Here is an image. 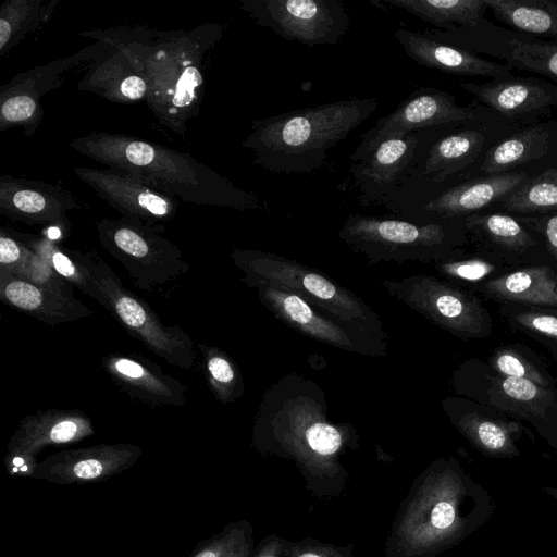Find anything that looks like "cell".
Returning a JSON list of instances; mask_svg holds the SVG:
<instances>
[{"label": "cell", "instance_id": "6da1fadb", "mask_svg": "<svg viewBox=\"0 0 557 557\" xmlns=\"http://www.w3.org/2000/svg\"><path fill=\"white\" fill-rule=\"evenodd\" d=\"M495 510L458 460L437 459L413 481L394 517L386 557H435L468 539Z\"/></svg>", "mask_w": 557, "mask_h": 557}, {"label": "cell", "instance_id": "7a4b0ae2", "mask_svg": "<svg viewBox=\"0 0 557 557\" xmlns=\"http://www.w3.org/2000/svg\"><path fill=\"white\" fill-rule=\"evenodd\" d=\"M70 146L98 163L127 170L153 188L187 203L238 211L261 208L256 194L236 186L190 153L149 139L92 132L72 139Z\"/></svg>", "mask_w": 557, "mask_h": 557}, {"label": "cell", "instance_id": "3957f363", "mask_svg": "<svg viewBox=\"0 0 557 557\" xmlns=\"http://www.w3.org/2000/svg\"><path fill=\"white\" fill-rule=\"evenodd\" d=\"M377 107L373 98H350L258 119L242 146L268 171L311 174Z\"/></svg>", "mask_w": 557, "mask_h": 557}, {"label": "cell", "instance_id": "277c9868", "mask_svg": "<svg viewBox=\"0 0 557 557\" xmlns=\"http://www.w3.org/2000/svg\"><path fill=\"white\" fill-rule=\"evenodd\" d=\"M317 409L309 397H284L272 418L256 420L252 446L290 459L313 496L335 497L348 480L341 457L358 446L357 435L351 425L332 423Z\"/></svg>", "mask_w": 557, "mask_h": 557}, {"label": "cell", "instance_id": "5b68a950", "mask_svg": "<svg viewBox=\"0 0 557 557\" xmlns=\"http://www.w3.org/2000/svg\"><path fill=\"white\" fill-rule=\"evenodd\" d=\"M226 27L203 23L191 29L159 30L147 60L146 104L159 124L185 136L205 96V58Z\"/></svg>", "mask_w": 557, "mask_h": 557}, {"label": "cell", "instance_id": "8992f818", "mask_svg": "<svg viewBox=\"0 0 557 557\" xmlns=\"http://www.w3.org/2000/svg\"><path fill=\"white\" fill-rule=\"evenodd\" d=\"M231 258L249 287L268 284L286 289L329 315L386 342L387 335L376 312L326 274L268 251L236 248Z\"/></svg>", "mask_w": 557, "mask_h": 557}, {"label": "cell", "instance_id": "52a82bcc", "mask_svg": "<svg viewBox=\"0 0 557 557\" xmlns=\"http://www.w3.org/2000/svg\"><path fill=\"white\" fill-rule=\"evenodd\" d=\"M96 228L100 245L139 290L169 297L190 270L182 250L162 235L164 228L125 216L103 218Z\"/></svg>", "mask_w": 557, "mask_h": 557}, {"label": "cell", "instance_id": "ba28073f", "mask_svg": "<svg viewBox=\"0 0 557 557\" xmlns=\"http://www.w3.org/2000/svg\"><path fill=\"white\" fill-rule=\"evenodd\" d=\"M76 256L104 296L108 310L126 332L150 352L182 370L194 369L197 354L193 338L180 325H165L147 301L127 289L95 250Z\"/></svg>", "mask_w": 557, "mask_h": 557}, {"label": "cell", "instance_id": "9c48e42d", "mask_svg": "<svg viewBox=\"0 0 557 557\" xmlns=\"http://www.w3.org/2000/svg\"><path fill=\"white\" fill-rule=\"evenodd\" d=\"M338 238L369 263L445 260L454 242L445 221L417 223L409 220L350 214Z\"/></svg>", "mask_w": 557, "mask_h": 557}, {"label": "cell", "instance_id": "30bf717a", "mask_svg": "<svg viewBox=\"0 0 557 557\" xmlns=\"http://www.w3.org/2000/svg\"><path fill=\"white\" fill-rule=\"evenodd\" d=\"M159 29L146 25L114 26L79 35L109 45L87 67L77 88L110 102L146 101L147 60Z\"/></svg>", "mask_w": 557, "mask_h": 557}, {"label": "cell", "instance_id": "8fae6325", "mask_svg": "<svg viewBox=\"0 0 557 557\" xmlns=\"http://www.w3.org/2000/svg\"><path fill=\"white\" fill-rule=\"evenodd\" d=\"M381 283L389 296L458 337H480L490 333V317L480 301L435 276L413 274Z\"/></svg>", "mask_w": 557, "mask_h": 557}, {"label": "cell", "instance_id": "7c38bea8", "mask_svg": "<svg viewBox=\"0 0 557 557\" xmlns=\"http://www.w3.org/2000/svg\"><path fill=\"white\" fill-rule=\"evenodd\" d=\"M239 7L257 25L308 47L335 46L350 24L339 0H240Z\"/></svg>", "mask_w": 557, "mask_h": 557}, {"label": "cell", "instance_id": "4fadbf2b", "mask_svg": "<svg viewBox=\"0 0 557 557\" xmlns=\"http://www.w3.org/2000/svg\"><path fill=\"white\" fill-rule=\"evenodd\" d=\"M109 45L101 40L78 52L17 73L0 86V132L20 126L33 136L45 115L41 100L60 88L74 67L90 64Z\"/></svg>", "mask_w": 557, "mask_h": 557}, {"label": "cell", "instance_id": "5bb4252c", "mask_svg": "<svg viewBox=\"0 0 557 557\" xmlns=\"http://www.w3.org/2000/svg\"><path fill=\"white\" fill-rule=\"evenodd\" d=\"M259 301L281 322L322 344L364 356H385L387 342L314 308L300 296L268 284H257Z\"/></svg>", "mask_w": 557, "mask_h": 557}, {"label": "cell", "instance_id": "9a60e30c", "mask_svg": "<svg viewBox=\"0 0 557 557\" xmlns=\"http://www.w3.org/2000/svg\"><path fill=\"white\" fill-rule=\"evenodd\" d=\"M95 432L90 417L82 410H38L24 417L12 434L3 459L5 470L13 476L34 479L41 450L78 443Z\"/></svg>", "mask_w": 557, "mask_h": 557}, {"label": "cell", "instance_id": "2e32d148", "mask_svg": "<svg viewBox=\"0 0 557 557\" xmlns=\"http://www.w3.org/2000/svg\"><path fill=\"white\" fill-rule=\"evenodd\" d=\"M74 173L121 216L164 228L176 215L178 199L153 188L127 170L75 166Z\"/></svg>", "mask_w": 557, "mask_h": 557}, {"label": "cell", "instance_id": "e0dca14e", "mask_svg": "<svg viewBox=\"0 0 557 557\" xmlns=\"http://www.w3.org/2000/svg\"><path fill=\"white\" fill-rule=\"evenodd\" d=\"M474 116L473 110L460 107L451 95L430 87L419 88L362 135L350 159L352 163L360 161L383 140L435 125L471 121Z\"/></svg>", "mask_w": 557, "mask_h": 557}, {"label": "cell", "instance_id": "ac0fdd59", "mask_svg": "<svg viewBox=\"0 0 557 557\" xmlns=\"http://www.w3.org/2000/svg\"><path fill=\"white\" fill-rule=\"evenodd\" d=\"M81 209L78 199L61 185L38 180L0 176V214L27 225L71 231L67 213Z\"/></svg>", "mask_w": 557, "mask_h": 557}, {"label": "cell", "instance_id": "d6986e66", "mask_svg": "<svg viewBox=\"0 0 557 557\" xmlns=\"http://www.w3.org/2000/svg\"><path fill=\"white\" fill-rule=\"evenodd\" d=\"M141 454L129 443L62 449L39 461L34 479L58 485L102 482L133 467Z\"/></svg>", "mask_w": 557, "mask_h": 557}, {"label": "cell", "instance_id": "ffe728a7", "mask_svg": "<svg viewBox=\"0 0 557 557\" xmlns=\"http://www.w3.org/2000/svg\"><path fill=\"white\" fill-rule=\"evenodd\" d=\"M101 364L113 384L128 397L151 407H182L187 386L137 352H110Z\"/></svg>", "mask_w": 557, "mask_h": 557}, {"label": "cell", "instance_id": "44dd1931", "mask_svg": "<svg viewBox=\"0 0 557 557\" xmlns=\"http://www.w3.org/2000/svg\"><path fill=\"white\" fill-rule=\"evenodd\" d=\"M418 132L381 141L371 152L351 163L350 174L363 205L386 200L408 177L417 157Z\"/></svg>", "mask_w": 557, "mask_h": 557}, {"label": "cell", "instance_id": "7402d4cb", "mask_svg": "<svg viewBox=\"0 0 557 557\" xmlns=\"http://www.w3.org/2000/svg\"><path fill=\"white\" fill-rule=\"evenodd\" d=\"M528 178L521 172H504L465 182L428 200L408 220L417 215L412 222L425 223L428 216L432 219L431 222H436L469 214L503 200Z\"/></svg>", "mask_w": 557, "mask_h": 557}, {"label": "cell", "instance_id": "603a6c76", "mask_svg": "<svg viewBox=\"0 0 557 557\" xmlns=\"http://www.w3.org/2000/svg\"><path fill=\"white\" fill-rule=\"evenodd\" d=\"M3 304L48 325L67 323L92 314L74 293L39 286L8 273H0Z\"/></svg>", "mask_w": 557, "mask_h": 557}, {"label": "cell", "instance_id": "cb8c5ba5", "mask_svg": "<svg viewBox=\"0 0 557 557\" xmlns=\"http://www.w3.org/2000/svg\"><path fill=\"white\" fill-rule=\"evenodd\" d=\"M394 38L404 52L416 63L450 74L481 75L502 78L509 74L511 66L502 65L476 57L475 54L446 45L426 33L398 28Z\"/></svg>", "mask_w": 557, "mask_h": 557}, {"label": "cell", "instance_id": "d4e9b609", "mask_svg": "<svg viewBox=\"0 0 557 557\" xmlns=\"http://www.w3.org/2000/svg\"><path fill=\"white\" fill-rule=\"evenodd\" d=\"M462 88L506 116H518L557 102V90L532 79H499L487 84L462 83Z\"/></svg>", "mask_w": 557, "mask_h": 557}, {"label": "cell", "instance_id": "484cf974", "mask_svg": "<svg viewBox=\"0 0 557 557\" xmlns=\"http://www.w3.org/2000/svg\"><path fill=\"white\" fill-rule=\"evenodd\" d=\"M483 143V134L475 129L449 134L431 146L423 163L411 169L405 181L442 183L472 162L481 151Z\"/></svg>", "mask_w": 557, "mask_h": 557}, {"label": "cell", "instance_id": "4316f807", "mask_svg": "<svg viewBox=\"0 0 557 557\" xmlns=\"http://www.w3.org/2000/svg\"><path fill=\"white\" fill-rule=\"evenodd\" d=\"M60 0H5L0 8V57L41 29L53 16Z\"/></svg>", "mask_w": 557, "mask_h": 557}, {"label": "cell", "instance_id": "83f0119b", "mask_svg": "<svg viewBox=\"0 0 557 557\" xmlns=\"http://www.w3.org/2000/svg\"><path fill=\"white\" fill-rule=\"evenodd\" d=\"M487 294L509 301L557 306V285L548 267H532L485 284Z\"/></svg>", "mask_w": 557, "mask_h": 557}, {"label": "cell", "instance_id": "f1b7e54d", "mask_svg": "<svg viewBox=\"0 0 557 557\" xmlns=\"http://www.w3.org/2000/svg\"><path fill=\"white\" fill-rule=\"evenodd\" d=\"M407 11L409 14L438 28L453 32L461 27H476L481 21L484 0H380Z\"/></svg>", "mask_w": 557, "mask_h": 557}, {"label": "cell", "instance_id": "f546056e", "mask_svg": "<svg viewBox=\"0 0 557 557\" xmlns=\"http://www.w3.org/2000/svg\"><path fill=\"white\" fill-rule=\"evenodd\" d=\"M22 237L30 250L44 259L61 277L106 309L104 296L88 269L77 258L76 250L65 248L46 236L22 233Z\"/></svg>", "mask_w": 557, "mask_h": 557}, {"label": "cell", "instance_id": "4dcf8cb0", "mask_svg": "<svg viewBox=\"0 0 557 557\" xmlns=\"http://www.w3.org/2000/svg\"><path fill=\"white\" fill-rule=\"evenodd\" d=\"M457 429L483 454L511 458L519 454L516 445L517 423L492 420L476 413H466L455 421Z\"/></svg>", "mask_w": 557, "mask_h": 557}, {"label": "cell", "instance_id": "1f68e13d", "mask_svg": "<svg viewBox=\"0 0 557 557\" xmlns=\"http://www.w3.org/2000/svg\"><path fill=\"white\" fill-rule=\"evenodd\" d=\"M549 143L548 131L540 125L525 128L493 147L485 156L481 171L498 174L546 153Z\"/></svg>", "mask_w": 557, "mask_h": 557}, {"label": "cell", "instance_id": "d6a6232c", "mask_svg": "<svg viewBox=\"0 0 557 557\" xmlns=\"http://www.w3.org/2000/svg\"><path fill=\"white\" fill-rule=\"evenodd\" d=\"M500 22L536 35L557 36V7L537 0H484Z\"/></svg>", "mask_w": 557, "mask_h": 557}, {"label": "cell", "instance_id": "836d02e7", "mask_svg": "<svg viewBox=\"0 0 557 557\" xmlns=\"http://www.w3.org/2000/svg\"><path fill=\"white\" fill-rule=\"evenodd\" d=\"M202 374L215 399L221 404L234 403L244 395V383L236 362L221 348L199 344Z\"/></svg>", "mask_w": 557, "mask_h": 557}, {"label": "cell", "instance_id": "e575fe53", "mask_svg": "<svg viewBox=\"0 0 557 557\" xmlns=\"http://www.w3.org/2000/svg\"><path fill=\"white\" fill-rule=\"evenodd\" d=\"M502 202L507 210L520 213L557 211V170L528 178Z\"/></svg>", "mask_w": 557, "mask_h": 557}, {"label": "cell", "instance_id": "d590c367", "mask_svg": "<svg viewBox=\"0 0 557 557\" xmlns=\"http://www.w3.org/2000/svg\"><path fill=\"white\" fill-rule=\"evenodd\" d=\"M255 549L253 528L247 519L227 523L220 532L199 541L188 557H250Z\"/></svg>", "mask_w": 557, "mask_h": 557}, {"label": "cell", "instance_id": "8d00e7d4", "mask_svg": "<svg viewBox=\"0 0 557 557\" xmlns=\"http://www.w3.org/2000/svg\"><path fill=\"white\" fill-rule=\"evenodd\" d=\"M506 408L521 414L540 416L553 405L555 394L547 387L525 379L505 376L498 384Z\"/></svg>", "mask_w": 557, "mask_h": 557}, {"label": "cell", "instance_id": "74e56055", "mask_svg": "<svg viewBox=\"0 0 557 557\" xmlns=\"http://www.w3.org/2000/svg\"><path fill=\"white\" fill-rule=\"evenodd\" d=\"M509 60L517 67L541 73L557 81V45L540 40L510 44Z\"/></svg>", "mask_w": 557, "mask_h": 557}, {"label": "cell", "instance_id": "f35d334b", "mask_svg": "<svg viewBox=\"0 0 557 557\" xmlns=\"http://www.w3.org/2000/svg\"><path fill=\"white\" fill-rule=\"evenodd\" d=\"M467 226L480 227L496 243L509 248H524L534 244L532 237L511 216L505 214L472 215Z\"/></svg>", "mask_w": 557, "mask_h": 557}, {"label": "cell", "instance_id": "ab89813d", "mask_svg": "<svg viewBox=\"0 0 557 557\" xmlns=\"http://www.w3.org/2000/svg\"><path fill=\"white\" fill-rule=\"evenodd\" d=\"M32 253L25 244L22 232L10 227H0V272L13 273Z\"/></svg>", "mask_w": 557, "mask_h": 557}, {"label": "cell", "instance_id": "60d3db41", "mask_svg": "<svg viewBox=\"0 0 557 557\" xmlns=\"http://www.w3.org/2000/svg\"><path fill=\"white\" fill-rule=\"evenodd\" d=\"M495 369L515 379H525L541 386L547 387L548 382L542 373L527 359L510 350L498 351L493 358Z\"/></svg>", "mask_w": 557, "mask_h": 557}, {"label": "cell", "instance_id": "b9f144b4", "mask_svg": "<svg viewBox=\"0 0 557 557\" xmlns=\"http://www.w3.org/2000/svg\"><path fill=\"white\" fill-rule=\"evenodd\" d=\"M355 545L325 543L314 537L290 541L287 557H355Z\"/></svg>", "mask_w": 557, "mask_h": 557}, {"label": "cell", "instance_id": "7bdbcfd3", "mask_svg": "<svg viewBox=\"0 0 557 557\" xmlns=\"http://www.w3.org/2000/svg\"><path fill=\"white\" fill-rule=\"evenodd\" d=\"M440 273L462 281H479L494 270V265L482 260H442L434 263Z\"/></svg>", "mask_w": 557, "mask_h": 557}, {"label": "cell", "instance_id": "ee69618b", "mask_svg": "<svg viewBox=\"0 0 557 557\" xmlns=\"http://www.w3.org/2000/svg\"><path fill=\"white\" fill-rule=\"evenodd\" d=\"M522 326L557 339V317L537 313L522 312L515 317Z\"/></svg>", "mask_w": 557, "mask_h": 557}, {"label": "cell", "instance_id": "f6af8a7d", "mask_svg": "<svg viewBox=\"0 0 557 557\" xmlns=\"http://www.w3.org/2000/svg\"><path fill=\"white\" fill-rule=\"evenodd\" d=\"M289 543L276 533L269 534L255 546L250 557H287Z\"/></svg>", "mask_w": 557, "mask_h": 557}, {"label": "cell", "instance_id": "bcb514c9", "mask_svg": "<svg viewBox=\"0 0 557 557\" xmlns=\"http://www.w3.org/2000/svg\"><path fill=\"white\" fill-rule=\"evenodd\" d=\"M543 231L549 251L557 259V213L548 215L543 220Z\"/></svg>", "mask_w": 557, "mask_h": 557}]
</instances>
